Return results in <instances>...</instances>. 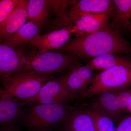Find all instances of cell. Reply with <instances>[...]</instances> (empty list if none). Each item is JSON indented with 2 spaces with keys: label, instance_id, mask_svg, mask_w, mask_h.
I'll return each instance as SVG.
<instances>
[{
  "label": "cell",
  "instance_id": "1",
  "mask_svg": "<svg viewBox=\"0 0 131 131\" xmlns=\"http://www.w3.org/2000/svg\"><path fill=\"white\" fill-rule=\"evenodd\" d=\"M59 52L70 53L82 59L107 54L131 56V45L122 31L110 22L106 26L89 35L70 39Z\"/></svg>",
  "mask_w": 131,
  "mask_h": 131
},
{
  "label": "cell",
  "instance_id": "2",
  "mask_svg": "<svg viewBox=\"0 0 131 131\" xmlns=\"http://www.w3.org/2000/svg\"><path fill=\"white\" fill-rule=\"evenodd\" d=\"M24 110L22 122L31 131H47L61 126L76 106L68 104L30 105Z\"/></svg>",
  "mask_w": 131,
  "mask_h": 131
},
{
  "label": "cell",
  "instance_id": "3",
  "mask_svg": "<svg viewBox=\"0 0 131 131\" xmlns=\"http://www.w3.org/2000/svg\"><path fill=\"white\" fill-rule=\"evenodd\" d=\"M81 59L73 54L61 52H39L30 57L21 71L32 72L42 75L68 73Z\"/></svg>",
  "mask_w": 131,
  "mask_h": 131
},
{
  "label": "cell",
  "instance_id": "4",
  "mask_svg": "<svg viewBox=\"0 0 131 131\" xmlns=\"http://www.w3.org/2000/svg\"><path fill=\"white\" fill-rule=\"evenodd\" d=\"M53 78L51 75L21 71L3 80L2 92L22 102L36 96L44 85Z\"/></svg>",
  "mask_w": 131,
  "mask_h": 131
},
{
  "label": "cell",
  "instance_id": "5",
  "mask_svg": "<svg viewBox=\"0 0 131 131\" xmlns=\"http://www.w3.org/2000/svg\"><path fill=\"white\" fill-rule=\"evenodd\" d=\"M131 87V68L119 66L97 74L88 89L80 96L84 100L106 92H114Z\"/></svg>",
  "mask_w": 131,
  "mask_h": 131
},
{
  "label": "cell",
  "instance_id": "6",
  "mask_svg": "<svg viewBox=\"0 0 131 131\" xmlns=\"http://www.w3.org/2000/svg\"><path fill=\"white\" fill-rule=\"evenodd\" d=\"M113 6V1L110 0L75 1L61 18L54 21L52 30L74 25L78 19L88 14L110 11Z\"/></svg>",
  "mask_w": 131,
  "mask_h": 131
},
{
  "label": "cell",
  "instance_id": "7",
  "mask_svg": "<svg viewBox=\"0 0 131 131\" xmlns=\"http://www.w3.org/2000/svg\"><path fill=\"white\" fill-rule=\"evenodd\" d=\"M74 100H75L74 97L67 89L60 77L47 82L36 96L21 103L24 106L35 104H68Z\"/></svg>",
  "mask_w": 131,
  "mask_h": 131
},
{
  "label": "cell",
  "instance_id": "8",
  "mask_svg": "<svg viewBox=\"0 0 131 131\" xmlns=\"http://www.w3.org/2000/svg\"><path fill=\"white\" fill-rule=\"evenodd\" d=\"M95 71L81 63L60 78L75 100H78L86 91L97 75Z\"/></svg>",
  "mask_w": 131,
  "mask_h": 131
},
{
  "label": "cell",
  "instance_id": "9",
  "mask_svg": "<svg viewBox=\"0 0 131 131\" xmlns=\"http://www.w3.org/2000/svg\"><path fill=\"white\" fill-rule=\"evenodd\" d=\"M22 50L0 41V78L3 80L23 70L28 62Z\"/></svg>",
  "mask_w": 131,
  "mask_h": 131
},
{
  "label": "cell",
  "instance_id": "10",
  "mask_svg": "<svg viewBox=\"0 0 131 131\" xmlns=\"http://www.w3.org/2000/svg\"><path fill=\"white\" fill-rule=\"evenodd\" d=\"M73 25L54 30L44 35H39L30 44L38 49L39 52L59 50L71 39Z\"/></svg>",
  "mask_w": 131,
  "mask_h": 131
},
{
  "label": "cell",
  "instance_id": "11",
  "mask_svg": "<svg viewBox=\"0 0 131 131\" xmlns=\"http://www.w3.org/2000/svg\"><path fill=\"white\" fill-rule=\"evenodd\" d=\"M88 99H91L89 103L82 105L105 115L114 123L119 121L123 112L115 92H104Z\"/></svg>",
  "mask_w": 131,
  "mask_h": 131
},
{
  "label": "cell",
  "instance_id": "12",
  "mask_svg": "<svg viewBox=\"0 0 131 131\" xmlns=\"http://www.w3.org/2000/svg\"><path fill=\"white\" fill-rule=\"evenodd\" d=\"M112 10L91 13L82 16L74 23L71 30L72 35L75 37H83L105 27L109 23Z\"/></svg>",
  "mask_w": 131,
  "mask_h": 131
},
{
  "label": "cell",
  "instance_id": "13",
  "mask_svg": "<svg viewBox=\"0 0 131 131\" xmlns=\"http://www.w3.org/2000/svg\"><path fill=\"white\" fill-rule=\"evenodd\" d=\"M28 0H20L5 21L0 25V41L14 34L27 20Z\"/></svg>",
  "mask_w": 131,
  "mask_h": 131
},
{
  "label": "cell",
  "instance_id": "14",
  "mask_svg": "<svg viewBox=\"0 0 131 131\" xmlns=\"http://www.w3.org/2000/svg\"><path fill=\"white\" fill-rule=\"evenodd\" d=\"M24 106L21 102L5 95L2 90L0 92V126H12L21 119Z\"/></svg>",
  "mask_w": 131,
  "mask_h": 131
},
{
  "label": "cell",
  "instance_id": "15",
  "mask_svg": "<svg viewBox=\"0 0 131 131\" xmlns=\"http://www.w3.org/2000/svg\"><path fill=\"white\" fill-rule=\"evenodd\" d=\"M60 128L63 131H95L92 117L82 105L75 106Z\"/></svg>",
  "mask_w": 131,
  "mask_h": 131
},
{
  "label": "cell",
  "instance_id": "16",
  "mask_svg": "<svg viewBox=\"0 0 131 131\" xmlns=\"http://www.w3.org/2000/svg\"><path fill=\"white\" fill-rule=\"evenodd\" d=\"M111 24L122 31H131V0H113Z\"/></svg>",
  "mask_w": 131,
  "mask_h": 131
},
{
  "label": "cell",
  "instance_id": "17",
  "mask_svg": "<svg viewBox=\"0 0 131 131\" xmlns=\"http://www.w3.org/2000/svg\"><path fill=\"white\" fill-rule=\"evenodd\" d=\"M40 28L34 23L28 21L14 34L4 40V43L14 49H19L31 42L40 35Z\"/></svg>",
  "mask_w": 131,
  "mask_h": 131
},
{
  "label": "cell",
  "instance_id": "18",
  "mask_svg": "<svg viewBox=\"0 0 131 131\" xmlns=\"http://www.w3.org/2000/svg\"><path fill=\"white\" fill-rule=\"evenodd\" d=\"M86 65L93 70L102 71L119 66L131 68V59L122 55L109 53L90 59Z\"/></svg>",
  "mask_w": 131,
  "mask_h": 131
},
{
  "label": "cell",
  "instance_id": "19",
  "mask_svg": "<svg viewBox=\"0 0 131 131\" xmlns=\"http://www.w3.org/2000/svg\"><path fill=\"white\" fill-rule=\"evenodd\" d=\"M50 11L47 0H28L27 20L40 28L46 24Z\"/></svg>",
  "mask_w": 131,
  "mask_h": 131
},
{
  "label": "cell",
  "instance_id": "20",
  "mask_svg": "<svg viewBox=\"0 0 131 131\" xmlns=\"http://www.w3.org/2000/svg\"><path fill=\"white\" fill-rule=\"evenodd\" d=\"M83 106L86 108L92 117L95 131H117L114 122L109 117L100 112Z\"/></svg>",
  "mask_w": 131,
  "mask_h": 131
},
{
  "label": "cell",
  "instance_id": "21",
  "mask_svg": "<svg viewBox=\"0 0 131 131\" xmlns=\"http://www.w3.org/2000/svg\"><path fill=\"white\" fill-rule=\"evenodd\" d=\"M75 1L47 0L50 11L56 15L55 20L61 18Z\"/></svg>",
  "mask_w": 131,
  "mask_h": 131
},
{
  "label": "cell",
  "instance_id": "22",
  "mask_svg": "<svg viewBox=\"0 0 131 131\" xmlns=\"http://www.w3.org/2000/svg\"><path fill=\"white\" fill-rule=\"evenodd\" d=\"M20 0H0V25L7 18Z\"/></svg>",
  "mask_w": 131,
  "mask_h": 131
},
{
  "label": "cell",
  "instance_id": "23",
  "mask_svg": "<svg viewBox=\"0 0 131 131\" xmlns=\"http://www.w3.org/2000/svg\"><path fill=\"white\" fill-rule=\"evenodd\" d=\"M114 92L122 112H126L131 98V87Z\"/></svg>",
  "mask_w": 131,
  "mask_h": 131
},
{
  "label": "cell",
  "instance_id": "24",
  "mask_svg": "<svg viewBox=\"0 0 131 131\" xmlns=\"http://www.w3.org/2000/svg\"><path fill=\"white\" fill-rule=\"evenodd\" d=\"M117 131H131V114L119 121L116 127Z\"/></svg>",
  "mask_w": 131,
  "mask_h": 131
},
{
  "label": "cell",
  "instance_id": "25",
  "mask_svg": "<svg viewBox=\"0 0 131 131\" xmlns=\"http://www.w3.org/2000/svg\"><path fill=\"white\" fill-rule=\"evenodd\" d=\"M0 131H18L15 130L14 128H13L12 126L6 127L5 129L1 130Z\"/></svg>",
  "mask_w": 131,
  "mask_h": 131
},
{
  "label": "cell",
  "instance_id": "26",
  "mask_svg": "<svg viewBox=\"0 0 131 131\" xmlns=\"http://www.w3.org/2000/svg\"><path fill=\"white\" fill-rule=\"evenodd\" d=\"M126 112L130 113L131 114V98L130 102H129V105H128V107H127V108Z\"/></svg>",
  "mask_w": 131,
  "mask_h": 131
},
{
  "label": "cell",
  "instance_id": "27",
  "mask_svg": "<svg viewBox=\"0 0 131 131\" xmlns=\"http://www.w3.org/2000/svg\"><path fill=\"white\" fill-rule=\"evenodd\" d=\"M55 131H63L62 129H61V128H59V129H58Z\"/></svg>",
  "mask_w": 131,
  "mask_h": 131
},
{
  "label": "cell",
  "instance_id": "28",
  "mask_svg": "<svg viewBox=\"0 0 131 131\" xmlns=\"http://www.w3.org/2000/svg\"><path fill=\"white\" fill-rule=\"evenodd\" d=\"M2 90V89H1L0 88V92H1V91Z\"/></svg>",
  "mask_w": 131,
  "mask_h": 131
},
{
  "label": "cell",
  "instance_id": "29",
  "mask_svg": "<svg viewBox=\"0 0 131 131\" xmlns=\"http://www.w3.org/2000/svg\"><path fill=\"white\" fill-rule=\"evenodd\" d=\"M130 56L131 57V56Z\"/></svg>",
  "mask_w": 131,
  "mask_h": 131
},
{
  "label": "cell",
  "instance_id": "30",
  "mask_svg": "<svg viewBox=\"0 0 131 131\" xmlns=\"http://www.w3.org/2000/svg\"></svg>",
  "mask_w": 131,
  "mask_h": 131
}]
</instances>
